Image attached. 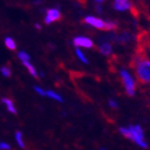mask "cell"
I'll return each mask as SVG.
<instances>
[{"instance_id": "cell-16", "label": "cell", "mask_w": 150, "mask_h": 150, "mask_svg": "<svg viewBox=\"0 0 150 150\" xmlns=\"http://www.w3.org/2000/svg\"><path fill=\"white\" fill-rule=\"evenodd\" d=\"M115 29H117V25H116V23L105 22V30L110 31V30H115Z\"/></svg>"}, {"instance_id": "cell-22", "label": "cell", "mask_w": 150, "mask_h": 150, "mask_svg": "<svg viewBox=\"0 0 150 150\" xmlns=\"http://www.w3.org/2000/svg\"><path fill=\"white\" fill-rule=\"evenodd\" d=\"M97 11H98L99 13H101V9H100V6H97Z\"/></svg>"}, {"instance_id": "cell-4", "label": "cell", "mask_w": 150, "mask_h": 150, "mask_svg": "<svg viewBox=\"0 0 150 150\" xmlns=\"http://www.w3.org/2000/svg\"><path fill=\"white\" fill-rule=\"evenodd\" d=\"M61 18V14H60V11L57 9H50L47 10L46 15H45V18H44V22L47 25H50L52 23L57 22Z\"/></svg>"}, {"instance_id": "cell-11", "label": "cell", "mask_w": 150, "mask_h": 150, "mask_svg": "<svg viewBox=\"0 0 150 150\" xmlns=\"http://www.w3.org/2000/svg\"><path fill=\"white\" fill-rule=\"evenodd\" d=\"M15 141L17 143L19 147L22 148V149H25L26 145H25V142L23 141V134L21 131H16L15 132Z\"/></svg>"}, {"instance_id": "cell-21", "label": "cell", "mask_w": 150, "mask_h": 150, "mask_svg": "<svg viewBox=\"0 0 150 150\" xmlns=\"http://www.w3.org/2000/svg\"><path fill=\"white\" fill-rule=\"evenodd\" d=\"M35 28L39 29V30H41V26L39 25V24H35Z\"/></svg>"}, {"instance_id": "cell-2", "label": "cell", "mask_w": 150, "mask_h": 150, "mask_svg": "<svg viewBox=\"0 0 150 150\" xmlns=\"http://www.w3.org/2000/svg\"><path fill=\"white\" fill-rule=\"evenodd\" d=\"M119 131H120V133L125 137L133 141L135 144H137L142 148L148 147L147 143L144 141V132H143V129L139 125H130L129 128H120Z\"/></svg>"}, {"instance_id": "cell-9", "label": "cell", "mask_w": 150, "mask_h": 150, "mask_svg": "<svg viewBox=\"0 0 150 150\" xmlns=\"http://www.w3.org/2000/svg\"><path fill=\"white\" fill-rule=\"evenodd\" d=\"M100 52L105 56H108L112 53V45L110 43H103L100 46Z\"/></svg>"}, {"instance_id": "cell-10", "label": "cell", "mask_w": 150, "mask_h": 150, "mask_svg": "<svg viewBox=\"0 0 150 150\" xmlns=\"http://www.w3.org/2000/svg\"><path fill=\"white\" fill-rule=\"evenodd\" d=\"M46 96L48 98H50V99H53V100L58 101V102H63L62 97H61L59 93H57V92H55V91H53V90H47Z\"/></svg>"}, {"instance_id": "cell-15", "label": "cell", "mask_w": 150, "mask_h": 150, "mask_svg": "<svg viewBox=\"0 0 150 150\" xmlns=\"http://www.w3.org/2000/svg\"><path fill=\"white\" fill-rule=\"evenodd\" d=\"M17 56H18V59L22 60V62H25V61H29V60H30V56H29L28 54L26 53L25 50H23V52H19Z\"/></svg>"}, {"instance_id": "cell-12", "label": "cell", "mask_w": 150, "mask_h": 150, "mask_svg": "<svg viewBox=\"0 0 150 150\" xmlns=\"http://www.w3.org/2000/svg\"><path fill=\"white\" fill-rule=\"evenodd\" d=\"M4 44H6V46L11 50H16V43L15 41L13 40L12 38H6V40H4Z\"/></svg>"}, {"instance_id": "cell-14", "label": "cell", "mask_w": 150, "mask_h": 150, "mask_svg": "<svg viewBox=\"0 0 150 150\" xmlns=\"http://www.w3.org/2000/svg\"><path fill=\"white\" fill-rule=\"evenodd\" d=\"M75 53H76V56L79 58V60L81 61H83L84 63H88V60H87V57L85 56V54L81 52L78 47H76V50H75Z\"/></svg>"}, {"instance_id": "cell-19", "label": "cell", "mask_w": 150, "mask_h": 150, "mask_svg": "<svg viewBox=\"0 0 150 150\" xmlns=\"http://www.w3.org/2000/svg\"><path fill=\"white\" fill-rule=\"evenodd\" d=\"M35 91L37 92V93H39L40 96H46V91L44 90V89H42L41 87H35Z\"/></svg>"}, {"instance_id": "cell-7", "label": "cell", "mask_w": 150, "mask_h": 150, "mask_svg": "<svg viewBox=\"0 0 150 150\" xmlns=\"http://www.w3.org/2000/svg\"><path fill=\"white\" fill-rule=\"evenodd\" d=\"M132 6V3L129 0H115L114 2V8L117 11H125L129 10Z\"/></svg>"}, {"instance_id": "cell-13", "label": "cell", "mask_w": 150, "mask_h": 150, "mask_svg": "<svg viewBox=\"0 0 150 150\" xmlns=\"http://www.w3.org/2000/svg\"><path fill=\"white\" fill-rule=\"evenodd\" d=\"M23 64L27 68V70L29 71V73L33 76V77H38V73H37V71H35V67L32 66L31 63L29 62V61H25V62H23Z\"/></svg>"}, {"instance_id": "cell-3", "label": "cell", "mask_w": 150, "mask_h": 150, "mask_svg": "<svg viewBox=\"0 0 150 150\" xmlns=\"http://www.w3.org/2000/svg\"><path fill=\"white\" fill-rule=\"evenodd\" d=\"M120 76H121V79H122V81H123V85H125L127 94L130 96V97H133L135 93L134 79L132 78L131 75L129 74L125 70H121V71H120Z\"/></svg>"}, {"instance_id": "cell-23", "label": "cell", "mask_w": 150, "mask_h": 150, "mask_svg": "<svg viewBox=\"0 0 150 150\" xmlns=\"http://www.w3.org/2000/svg\"><path fill=\"white\" fill-rule=\"evenodd\" d=\"M96 1H97V2H103L104 0H96Z\"/></svg>"}, {"instance_id": "cell-8", "label": "cell", "mask_w": 150, "mask_h": 150, "mask_svg": "<svg viewBox=\"0 0 150 150\" xmlns=\"http://www.w3.org/2000/svg\"><path fill=\"white\" fill-rule=\"evenodd\" d=\"M1 102L6 105V110H9L11 114H14V115H16V114H17V110H16L15 106H14V104H13V102L10 100V99H8V98H3V99H1Z\"/></svg>"}, {"instance_id": "cell-20", "label": "cell", "mask_w": 150, "mask_h": 150, "mask_svg": "<svg viewBox=\"0 0 150 150\" xmlns=\"http://www.w3.org/2000/svg\"><path fill=\"white\" fill-rule=\"evenodd\" d=\"M108 104H110V106L112 107V108H117V107H118V105H117V103H116V101H114V100L108 101Z\"/></svg>"}, {"instance_id": "cell-6", "label": "cell", "mask_w": 150, "mask_h": 150, "mask_svg": "<svg viewBox=\"0 0 150 150\" xmlns=\"http://www.w3.org/2000/svg\"><path fill=\"white\" fill-rule=\"evenodd\" d=\"M73 43L76 47H85V48H91L93 47V42L87 37H76L73 40Z\"/></svg>"}, {"instance_id": "cell-5", "label": "cell", "mask_w": 150, "mask_h": 150, "mask_svg": "<svg viewBox=\"0 0 150 150\" xmlns=\"http://www.w3.org/2000/svg\"><path fill=\"white\" fill-rule=\"evenodd\" d=\"M84 22L88 25H91L94 28L101 29V30H105V22L100 18H97L94 16H87L85 17Z\"/></svg>"}, {"instance_id": "cell-24", "label": "cell", "mask_w": 150, "mask_h": 150, "mask_svg": "<svg viewBox=\"0 0 150 150\" xmlns=\"http://www.w3.org/2000/svg\"><path fill=\"white\" fill-rule=\"evenodd\" d=\"M100 150H106V149H103V148H101V149Z\"/></svg>"}, {"instance_id": "cell-18", "label": "cell", "mask_w": 150, "mask_h": 150, "mask_svg": "<svg viewBox=\"0 0 150 150\" xmlns=\"http://www.w3.org/2000/svg\"><path fill=\"white\" fill-rule=\"evenodd\" d=\"M0 150H11V146L6 142H0Z\"/></svg>"}, {"instance_id": "cell-17", "label": "cell", "mask_w": 150, "mask_h": 150, "mask_svg": "<svg viewBox=\"0 0 150 150\" xmlns=\"http://www.w3.org/2000/svg\"><path fill=\"white\" fill-rule=\"evenodd\" d=\"M0 72H1V74H2L3 76H6V77H10V76H11V71H10V69L8 67H2V68L0 69Z\"/></svg>"}, {"instance_id": "cell-1", "label": "cell", "mask_w": 150, "mask_h": 150, "mask_svg": "<svg viewBox=\"0 0 150 150\" xmlns=\"http://www.w3.org/2000/svg\"><path fill=\"white\" fill-rule=\"evenodd\" d=\"M131 66L134 68L137 81L141 84H150V60L143 50L138 52L133 57Z\"/></svg>"}]
</instances>
